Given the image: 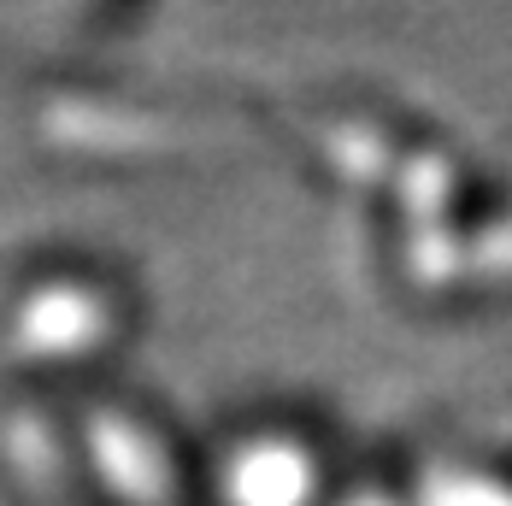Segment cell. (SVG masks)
I'll return each mask as SVG.
<instances>
[{
  "instance_id": "6da1fadb",
  "label": "cell",
  "mask_w": 512,
  "mask_h": 506,
  "mask_svg": "<svg viewBox=\"0 0 512 506\" xmlns=\"http://www.w3.org/2000/svg\"><path fill=\"white\" fill-rule=\"evenodd\" d=\"M307 495V465L295 448H254L230 471V501L236 506H295Z\"/></svg>"
}]
</instances>
